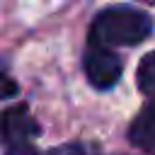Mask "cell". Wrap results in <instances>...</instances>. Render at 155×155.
Here are the masks:
<instances>
[{"mask_svg":"<svg viewBox=\"0 0 155 155\" xmlns=\"http://www.w3.org/2000/svg\"><path fill=\"white\" fill-rule=\"evenodd\" d=\"M153 34V17L133 5H109L99 10L90 24L87 44L104 48L138 46Z\"/></svg>","mask_w":155,"mask_h":155,"instance_id":"1","label":"cell"},{"mask_svg":"<svg viewBox=\"0 0 155 155\" xmlns=\"http://www.w3.org/2000/svg\"><path fill=\"white\" fill-rule=\"evenodd\" d=\"M41 136V126L34 119L29 104L19 102L0 111V143L2 155H41L34 140Z\"/></svg>","mask_w":155,"mask_h":155,"instance_id":"2","label":"cell"},{"mask_svg":"<svg viewBox=\"0 0 155 155\" xmlns=\"http://www.w3.org/2000/svg\"><path fill=\"white\" fill-rule=\"evenodd\" d=\"M82 70H85L87 82L94 90L107 92V90L116 87V82L121 80V75H124V58L114 48L87 44V48L82 53Z\"/></svg>","mask_w":155,"mask_h":155,"instance_id":"3","label":"cell"},{"mask_svg":"<svg viewBox=\"0 0 155 155\" xmlns=\"http://www.w3.org/2000/svg\"><path fill=\"white\" fill-rule=\"evenodd\" d=\"M128 143L145 155H155V97L148 99L128 126Z\"/></svg>","mask_w":155,"mask_h":155,"instance_id":"4","label":"cell"},{"mask_svg":"<svg viewBox=\"0 0 155 155\" xmlns=\"http://www.w3.org/2000/svg\"><path fill=\"white\" fill-rule=\"evenodd\" d=\"M136 87L148 99L155 97V51L145 53L136 68Z\"/></svg>","mask_w":155,"mask_h":155,"instance_id":"5","label":"cell"},{"mask_svg":"<svg viewBox=\"0 0 155 155\" xmlns=\"http://www.w3.org/2000/svg\"><path fill=\"white\" fill-rule=\"evenodd\" d=\"M41 155H99V145L85 143V140H70V143L51 148V150H46Z\"/></svg>","mask_w":155,"mask_h":155,"instance_id":"6","label":"cell"},{"mask_svg":"<svg viewBox=\"0 0 155 155\" xmlns=\"http://www.w3.org/2000/svg\"><path fill=\"white\" fill-rule=\"evenodd\" d=\"M19 94V85H17V80L7 73V68L0 63V102H7V99H12V97H17Z\"/></svg>","mask_w":155,"mask_h":155,"instance_id":"7","label":"cell"},{"mask_svg":"<svg viewBox=\"0 0 155 155\" xmlns=\"http://www.w3.org/2000/svg\"><path fill=\"white\" fill-rule=\"evenodd\" d=\"M138 2H143V5H155V0H138Z\"/></svg>","mask_w":155,"mask_h":155,"instance_id":"8","label":"cell"}]
</instances>
